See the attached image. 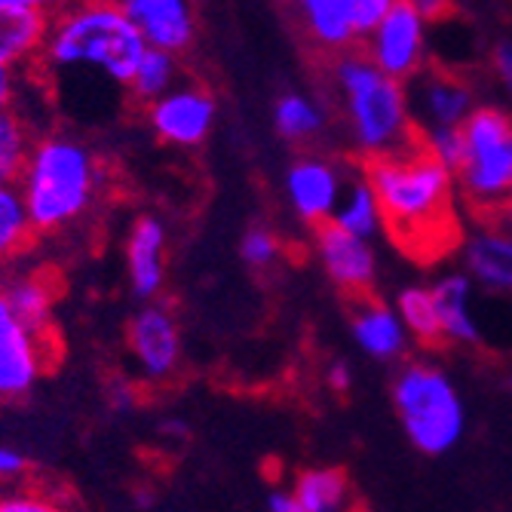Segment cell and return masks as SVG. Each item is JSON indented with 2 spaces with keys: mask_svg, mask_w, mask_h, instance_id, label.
<instances>
[{
  "mask_svg": "<svg viewBox=\"0 0 512 512\" xmlns=\"http://www.w3.org/2000/svg\"><path fill=\"white\" fill-rule=\"evenodd\" d=\"M365 181L378 197L384 227L408 255L436 258L454 246V175L427 151L408 148L371 160Z\"/></svg>",
  "mask_w": 512,
  "mask_h": 512,
  "instance_id": "6da1fadb",
  "label": "cell"
},
{
  "mask_svg": "<svg viewBox=\"0 0 512 512\" xmlns=\"http://www.w3.org/2000/svg\"><path fill=\"white\" fill-rule=\"evenodd\" d=\"M53 13L40 0H0V68H16L43 50Z\"/></svg>",
  "mask_w": 512,
  "mask_h": 512,
  "instance_id": "9a60e30c",
  "label": "cell"
},
{
  "mask_svg": "<svg viewBox=\"0 0 512 512\" xmlns=\"http://www.w3.org/2000/svg\"><path fill=\"white\" fill-rule=\"evenodd\" d=\"M218 117L212 92L197 83H178L163 99L148 105V126L172 148H200Z\"/></svg>",
  "mask_w": 512,
  "mask_h": 512,
  "instance_id": "ba28073f",
  "label": "cell"
},
{
  "mask_svg": "<svg viewBox=\"0 0 512 512\" xmlns=\"http://www.w3.org/2000/svg\"><path fill=\"white\" fill-rule=\"evenodd\" d=\"M28 154H31V135L25 123L13 111L0 114V188L19 184Z\"/></svg>",
  "mask_w": 512,
  "mask_h": 512,
  "instance_id": "83f0119b",
  "label": "cell"
},
{
  "mask_svg": "<svg viewBox=\"0 0 512 512\" xmlns=\"http://www.w3.org/2000/svg\"><path fill=\"white\" fill-rule=\"evenodd\" d=\"M509 387H512V371H509Z\"/></svg>",
  "mask_w": 512,
  "mask_h": 512,
  "instance_id": "74e56055",
  "label": "cell"
},
{
  "mask_svg": "<svg viewBox=\"0 0 512 512\" xmlns=\"http://www.w3.org/2000/svg\"><path fill=\"white\" fill-rule=\"evenodd\" d=\"M0 512H65V506L40 491H13L0 494Z\"/></svg>",
  "mask_w": 512,
  "mask_h": 512,
  "instance_id": "4dcf8cb0",
  "label": "cell"
},
{
  "mask_svg": "<svg viewBox=\"0 0 512 512\" xmlns=\"http://www.w3.org/2000/svg\"><path fill=\"white\" fill-rule=\"evenodd\" d=\"M332 224L344 234L356 237V240H365L371 243L384 227V218H381V206H378V197L371 191V184L362 178V181H350L344 194H341V203L332 215Z\"/></svg>",
  "mask_w": 512,
  "mask_h": 512,
  "instance_id": "7402d4cb",
  "label": "cell"
},
{
  "mask_svg": "<svg viewBox=\"0 0 512 512\" xmlns=\"http://www.w3.org/2000/svg\"><path fill=\"white\" fill-rule=\"evenodd\" d=\"M463 264L470 283H479L488 292H512V234L497 227L476 230L463 243Z\"/></svg>",
  "mask_w": 512,
  "mask_h": 512,
  "instance_id": "e0dca14e",
  "label": "cell"
},
{
  "mask_svg": "<svg viewBox=\"0 0 512 512\" xmlns=\"http://www.w3.org/2000/svg\"><path fill=\"white\" fill-rule=\"evenodd\" d=\"M145 40L138 37L123 4H77L50 19L43 56L56 68H92L111 83L132 80L145 56Z\"/></svg>",
  "mask_w": 512,
  "mask_h": 512,
  "instance_id": "3957f363",
  "label": "cell"
},
{
  "mask_svg": "<svg viewBox=\"0 0 512 512\" xmlns=\"http://www.w3.org/2000/svg\"><path fill=\"white\" fill-rule=\"evenodd\" d=\"M286 194L295 215L307 224H329L341 194L344 178L335 163L322 157H298L286 172Z\"/></svg>",
  "mask_w": 512,
  "mask_h": 512,
  "instance_id": "4fadbf2b",
  "label": "cell"
},
{
  "mask_svg": "<svg viewBox=\"0 0 512 512\" xmlns=\"http://www.w3.org/2000/svg\"><path fill=\"white\" fill-rule=\"evenodd\" d=\"M123 10L148 50L178 59L197 40V10L188 0H126Z\"/></svg>",
  "mask_w": 512,
  "mask_h": 512,
  "instance_id": "8fae6325",
  "label": "cell"
},
{
  "mask_svg": "<svg viewBox=\"0 0 512 512\" xmlns=\"http://www.w3.org/2000/svg\"><path fill=\"white\" fill-rule=\"evenodd\" d=\"M13 92H16V80H13V71H10V68H0V114H7V111H10Z\"/></svg>",
  "mask_w": 512,
  "mask_h": 512,
  "instance_id": "d590c367",
  "label": "cell"
},
{
  "mask_svg": "<svg viewBox=\"0 0 512 512\" xmlns=\"http://www.w3.org/2000/svg\"><path fill=\"white\" fill-rule=\"evenodd\" d=\"M240 255H243V261L249 267L264 270V267L276 264L279 240H276L273 230H267V227H249L246 234H243V240H240Z\"/></svg>",
  "mask_w": 512,
  "mask_h": 512,
  "instance_id": "f546056e",
  "label": "cell"
},
{
  "mask_svg": "<svg viewBox=\"0 0 512 512\" xmlns=\"http://www.w3.org/2000/svg\"><path fill=\"white\" fill-rule=\"evenodd\" d=\"M292 494L298 497L304 512H341L347 503V494H350L347 473H341L335 467L304 470L295 479Z\"/></svg>",
  "mask_w": 512,
  "mask_h": 512,
  "instance_id": "603a6c76",
  "label": "cell"
},
{
  "mask_svg": "<svg viewBox=\"0 0 512 512\" xmlns=\"http://www.w3.org/2000/svg\"><path fill=\"white\" fill-rule=\"evenodd\" d=\"M494 71H497L503 89L509 92V99H512V40L497 43V50H494Z\"/></svg>",
  "mask_w": 512,
  "mask_h": 512,
  "instance_id": "d6a6232c",
  "label": "cell"
},
{
  "mask_svg": "<svg viewBox=\"0 0 512 512\" xmlns=\"http://www.w3.org/2000/svg\"><path fill=\"white\" fill-rule=\"evenodd\" d=\"M393 408L408 442L430 457L448 454L467 430V405L442 368L405 365L393 381Z\"/></svg>",
  "mask_w": 512,
  "mask_h": 512,
  "instance_id": "5b68a950",
  "label": "cell"
},
{
  "mask_svg": "<svg viewBox=\"0 0 512 512\" xmlns=\"http://www.w3.org/2000/svg\"><path fill=\"white\" fill-rule=\"evenodd\" d=\"M405 325V335L417 338L421 344H442V325H439V313L433 304V295L427 286H405L396 298L393 307Z\"/></svg>",
  "mask_w": 512,
  "mask_h": 512,
  "instance_id": "cb8c5ba5",
  "label": "cell"
},
{
  "mask_svg": "<svg viewBox=\"0 0 512 512\" xmlns=\"http://www.w3.org/2000/svg\"><path fill=\"white\" fill-rule=\"evenodd\" d=\"M178 77H181V65L175 56L145 50L142 62H138V68L129 80L132 99L142 105H154L157 99H163L166 92H172L178 86Z\"/></svg>",
  "mask_w": 512,
  "mask_h": 512,
  "instance_id": "d4e9b609",
  "label": "cell"
},
{
  "mask_svg": "<svg viewBox=\"0 0 512 512\" xmlns=\"http://www.w3.org/2000/svg\"><path fill=\"white\" fill-rule=\"evenodd\" d=\"M267 509L270 512H304V506L298 503V497L292 491H273L267 497Z\"/></svg>",
  "mask_w": 512,
  "mask_h": 512,
  "instance_id": "e575fe53",
  "label": "cell"
},
{
  "mask_svg": "<svg viewBox=\"0 0 512 512\" xmlns=\"http://www.w3.org/2000/svg\"><path fill=\"white\" fill-rule=\"evenodd\" d=\"M99 160L80 138L50 132L31 145L19 191L34 230H62L83 218L99 197Z\"/></svg>",
  "mask_w": 512,
  "mask_h": 512,
  "instance_id": "7a4b0ae2",
  "label": "cell"
},
{
  "mask_svg": "<svg viewBox=\"0 0 512 512\" xmlns=\"http://www.w3.org/2000/svg\"><path fill=\"white\" fill-rule=\"evenodd\" d=\"M335 83L362 154L381 160L414 148L408 92L399 80L381 74L365 56H341L335 62Z\"/></svg>",
  "mask_w": 512,
  "mask_h": 512,
  "instance_id": "277c9868",
  "label": "cell"
},
{
  "mask_svg": "<svg viewBox=\"0 0 512 512\" xmlns=\"http://www.w3.org/2000/svg\"><path fill=\"white\" fill-rule=\"evenodd\" d=\"M424 151L451 175L460 169L467 145H463V132L460 126H445V129H427L424 132Z\"/></svg>",
  "mask_w": 512,
  "mask_h": 512,
  "instance_id": "f1b7e54d",
  "label": "cell"
},
{
  "mask_svg": "<svg viewBox=\"0 0 512 512\" xmlns=\"http://www.w3.org/2000/svg\"><path fill=\"white\" fill-rule=\"evenodd\" d=\"M430 295H433V304L439 313L445 341H454V344H479L482 341L479 322L470 307L473 283L467 273H460V270L442 273L430 286Z\"/></svg>",
  "mask_w": 512,
  "mask_h": 512,
  "instance_id": "d6986e66",
  "label": "cell"
},
{
  "mask_svg": "<svg viewBox=\"0 0 512 512\" xmlns=\"http://www.w3.org/2000/svg\"><path fill=\"white\" fill-rule=\"evenodd\" d=\"M427 53V22L411 0H393L381 25L368 34L365 59L390 80H408L421 71Z\"/></svg>",
  "mask_w": 512,
  "mask_h": 512,
  "instance_id": "52a82bcc",
  "label": "cell"
},
{
  "mask_svg": "<svg viewBox=\"0 0 512 512\" xmlns=\"http://www.w3.org/2000/svg\"><path fill=\"white\" fill-rule=\"evenodd\" d=\"M313 240H316V255H319L325 276H329L338 289L365 295L371 286H375L378 255L371 249V243L344 234V230H338L332 221L319 224Z\"/></svg>",
  "mask_w": 512,
  "mask_h": 512,
  "instance_id": "7c38bea8",
  "label": "cell"
},
{
  "mask_svg": "<svg viewBox=\"0 0 512 512\" xmlns=\"http://www.w3.org/2000/svg\"><path fill=\"white\" fill-rule=\"evenodd\" d=\"M350 332H353L356 347L368 359H378V362H393L408 347V335H405L399 313L378 301H362L353 310Z\"/></svg>",
  "mask_w": 512,
  "mask_h": 512,
  "instance_id": "ac0fdd59",
  "label": "cell"
},
{
  "mask_svg": "<svg viewBox=\"0 0 512 512\" xmlns=\"http://www.w3.org/2000/svg\"><path fill=\"white\" fill-rule=\"evenodd\" d=\"M298 13L310 40L325 50H347L353 40H359L353 0H304L298 4Z\"/></svg>",
  "mask_w": 512,
  "mask_h": 512,
  "instance_id": "ffe728a7",
  "label": "cell"
},
{
  "mask_svg": "<svg viewBox=\"0 0 512 512\" xmlns=\"http://www.w3.org/2000/svg\"><path fill=\"white\" fill-rule=\"evenodd\" d=\"M28 473V457L10 445H0V482H13Z\"/></svg>",
  "mask_w": 512,
  "mask_h": 512,
  "instance_id": "1f68e13d",
  "label": "cell"
},
{
  "mask_svg": "<svg viewBox=\"0 0 512 512\" xmlns=\"http://www.w3.org/2000/svg\"><path fill=\"white\" fill-rule=\"evenodd\" d=\"M325 381H329V387H332V390L347 393V390H350V384H353V371H350V365H347V362H332V365H329V371H325Z\"/></svg>",
  "mask_w": 512,
  "mask_h": 512,
  "instance_id": "836d02e7",
  "label": "cell"
},
{
  "mask_svg": "<svg viewBox=\"0 0 512 512\" xmlns=\"http://www.w3.org/2000/svg\"><path fill=\"white\" fill-rule=\"evenodd\" d=\"M50 350L16 319L7 298L0 295V399H22L43 378Z\"/></svg>",
  "mask_w": 512,
  "mask_h": 512,
  "instance_id": "30bf717a",
  "label": "cell"
},
{
  "mask_svg": "<svg viewBox=\"0 0 512 512\" xmlns=\"http://www.w3.org/2000/svg\"><path fill=\"white\" fill-rule=\"evenodd\" d=\"M126 344L148 381H169L181 365V329L163 304H145L129 319Z\"/></svg>",
  "mask_w": 512,
  "mask_h": 512,
  "instance_id": "9c48e42d",
  "label": "cell"
},
{
  "mask_svg": "<svg viewBox=\"0 0 512 512\" xmlns=\"http://www.w3.org/2000/svg\"><path fill=\"white\" fill-rule=\"evenodd\" d=\"M273 126L279 135L289 138V142H307V138L322 132L325 114L313 99L301 96V92H286V96L276 99L273 105Z\"/></svg>",
  "mask_w": 512,
  "mask_h": 512,
  "instance_id": "484cf974",
  "label": "cell"
},
{
  "mask_svg": "<svg viewBox=\"0 0 512 512\" xmlns=\"http://www.w3.org/2000/svg\"><path fill=\"white\" fill-rule=\"evenodd\" d=\"M408 108H414L424 129L463 126L473 114V92L467 83H460L448 74H430L417 83L414 99H408Z\"/></svg>",
  "mask_w": 512,
  "mask_h": 512,
  "instance_id": "2e32d148",
  "label": "cell"
},
{
  "mask_svg": "<svg viewBox=\"0 0 512 512\" xmlns=\"http://www.w3.org/2000/svg\"><path fill=\"white\" fill-rule=\"evenodd\" d=\"M463 132V154L454 181L479 212L512 209V117L500 108H473Z\"/></svg>",
  "mask_w": 512,
  "mask_h": 512,
  "instance_id": "8992f818",
  "label": "cell"
},
{
  "mask_svg": "<svg viewBox=\"0 0 512 512\" xmlns=\"http://www.w3.org/2000/svg\"><path fill=\"white\" fill-rule=\"evenodd\" d=\"M163 430H166V433H178V439L188 436V424H181V421H166Z\"/></svg>",
  "mask_w": 512,
  "mask_h": 512,
  "instance_id": "8d00e7d4",
  "label": "cell"
},
{
  "mask_svg": "<svg viewBox=\"0 0 512 512\" xmlns=\"http://www.w3.org/2000/svg\"><path fill=\"white\" fill-rule=\"evenodd\" d=\"M34 234V224L25 206L19 184L0 188V264L13 258Z\"/></svg>",
  "mask_w": 512,
  "mask_h": 512,
  "instance_id": "4316f807",
  "label": "cell"
},
{
  "mask_svg": "<svg viewBox=\"0 0 512 512\" xmlns=\"http://www.w3.org/2000/svg\"><path fill=\"white\" fill-rule=\"evenodd\" d=\"M0 295L7 298L10 310L16 313V319L25 325L28 332H34L37 338H46L53 325V292L46 283L34 276H13L0 286Z\"/></svg>",
  "mask_w": 512,
  "mask_h": 512,
  "instance_id": "44dd1931",
  "label": "cell"
},
{
  "mask_svg": "<svg viewBox=\"0 0 512 512\" xmlns=\"http://www.w3.org/2000/svg\"><path fill=\"white\" fill-rule=\"evenodd\" d=\"M166 224L157 215H142L126 234V273L138 298L151 301L166 279Z\"/></svg>",
  "mask_w": 512,
  "mask_h": 512,
  "instance_id": "5bb4252c",
  "label": "cell"
}]
</instances>
